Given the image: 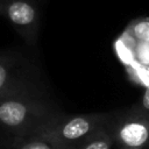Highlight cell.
I'll return each mask as SVG.
<instances>
[{
  "mask_svg": "<svg viewBox=\"0 0 149 149\" xmlns=\"http://www.w3.org/2000/svg\"><path fill=\"white\" fill-rule=\"evenodd\" d=\"M61 114L38 95L0 100V128L16 140L40 134Z\"/></svg>",
  "mask_w": 149,
  "mask_h": 149,
  "instance_id": "6da1fadb",
  "label": "cell"
},
{
  "mask_svg": "<svg viewBox=\"0 0 149 149\" xmlns=\"http://www.w3.org/2000/svg\"><path fill=\"white\" fill-rule=\"evenodd\" d=\"M112 114L92 113L78 115L61 114L56 120L49 123L40 134L65 146L69 149H76L81 142L105 127Z\"/></svg>",
  "mask_w": 149,
  "mask_h": 149,
  "instance_id": "7a4b0ae2",
  "label": "cell"
},
{
  "mask_svg": "<svg viewBox=\"0 0 149 149\" xmlns=\"http://www.w3.org/2000/svg\"><path fill=\"white\" fill-rule=\"evenodd\" d=\"M106 128L113 140L121 149H144L149 146V113L137 105L111 118Z\"/></svg>",
  "mask_w": 149,
  "mask_h": 149,
  "instance_id": "3957f363",
  "label": "cell"
},
{
  "mask_svg": "<svg viewBox=\"0 0 149 149\" xmlns=\"http://www.w3.org/2000/svg\"><path fill=\"white\" fill-rule=\"evenodd\" d=\"M41 0H6L3 15L28 44H35L40 28Z\"/></svg>",
  "mask_w": 149,
  "mask_h": 149,
  "instance_id": "277c9868",
  "label": "cell"
},
{
  "mask_svg": "<svg viewBox=\"0 0 149 149\" xmlns=\"http://www.w3.org/2000/svg\"><path fill=\"white\" fill-rule=\"evenodd\" d=\"M26 66L14 56L0 55V100L23 97L38 95L31 81Z\"/></svg>",
  "mask_w": 149,
  "mask_h": 149,
  "instance_id": "5b68a950",
  "label": "cell"
},
{
  "mask_svg": "<svg viewBox=\"0 0 149 149\" xmlns=\"http://www.w3.org/2000/svg\"><path fill=\"white\" fill-rule=\"evenodd\" d=\"M15 149H69L65 146L49 139L44 135L36 134L16 141Z\"/></svg>",
  "mask_w": 149,
  "mask_h": 149,
  "instance_id": "8992f818",
  "label": "cell"
},
{
  "mask_svg": "<svg viewBox=\"0 0 149 149\" xmlns=\"http://www.w3.org/2000/svg\"><path fill=\"white\" fill-rule=\"evenodd\" d=\"M112 144L113 140L105 126L81 142L76 149H111Z\"/></svg>",
  "mask_w": 149,
  "mask_h": 149,
  "instance_id": "52a82bcc",
  "label": "cell"
},
{
  "mask_svg": "<svg viewBox=\"0 0 149 149\" xmlns=\"http://www.w3.org/2000/svg\"><path fill=\"white\" fill-rule=\"evenodd\" d=\"M128 33L139 42L149 43V20H141L134 22L129 27Z\"/></svg>",
  "mask_w": 149,
  "mask_h": 149,
  "instance_id": "ba28073f",
  "label": "cell"
},
{
  "mask_svg": "<svg viewBox=\"0 0 149 149\" xmlns=\"http://www.w3.org/2000/svg\"><path fill=\"white\" fill-rule=\"evenodd\" d=\"M136 105H137L141 109H143V111H146V112L149 113V86L144 90L142 98L140 99L139 104H136Z\"/></svg>",
  "mask_w": 149,
  "mask_h": 149,
  "instance_id": "9c48e42d",
  "label": "cell"
},
{
  "mask_svg": "<svg viewBox=\"0 0 149 149\" xmlns=\"http://www.w3.org/2000/svg\"><path fill=\"white\" fill-rule=\"evenodd\" d=\"M5 2H6V0H0V14H1V12H2V8H3Z\"/></svg>",
  "mask_w": 149,
  "mask_h": 149,
  "instance_id": "30bf717a",
  "label": "cell"
},
{
  "mask_svg": "<svg viewBox=\"0 0 149 149\" xmlns=\"http://www.w3.org/2000/svg\"><path fill=\"white\" fill-rule=\"evenodd\" d=\"M122 149H132V148H122Z\"/></svg>",
  "mask_w": 149,
  "mask_h": 149,
  "instance_id": "8fae6325",
  "label": "cell"
}]
</instances>
